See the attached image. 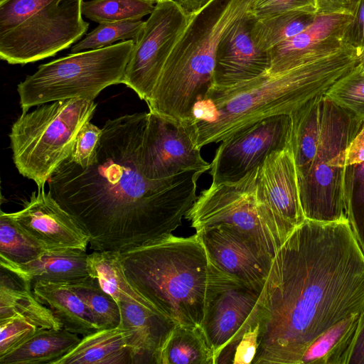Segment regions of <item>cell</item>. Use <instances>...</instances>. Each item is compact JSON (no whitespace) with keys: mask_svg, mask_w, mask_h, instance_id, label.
<instances>
[{"mask_svg":"<svg viewBox=\"0 0 364 364\" xmlns=\"http://www.w3.org/2000/svg\"><path fill=\"white\" fill-rule=\"evenodd\" d=\"M148 112L107 120L91 164L69 158L48 181V192L87 235L94 251L122 252L172 234L197 199L192 169L162 179L146 177L141 146Z\"/></svg>","mask_w":364,"mask_h":364,"instance_id":"6da1fadb","label":"cell"},{"mask_svg":"<svg viewBox=\"0 0 364 364\" xmlns=\"http://www.w3.org/2000/svg\"><path fill=\"white\" fill-rule=\"evenodd\" d=\"M363 311L364 256L347 218L306 219L273 258L252 363L300 364L318 335Z\"/></svg>","mask_w":364,"mask_h":364,"instance_id":"7a4b0ae2","label":"cell"},{"mask_svg":"<svg viewBox=\"0 0 364 364\" xmlns=\"http://www.w3.org/2000/svg\"><path fill=\"white\" fill-rule=\"evenodd\" d=\"M360 61L358 50L338 49L291 69L266 72L227 87H211L190 121L197 146L223 141L269 117L289 114L325 95Z\"/></svg>","mask_w":364,"mask_h":364,"instance_id":"3957f363","label":"cell"},{"mask_svg":"<svg viewBox=\"0 0 364 364\" xmlns=\"http://www.w3.org/2000/svg\"><path fill=\"white\" fill-rule=\"evenodd\" d=\"M131 285L176 325L200 326L210 261L196 232L119 252Z\"/></svg>","mask_w":364,"mask_h":364,"instance_id":"277c9868","label":"cell"},{"mask_svg":"<svg viewBox=\"0 0 364 364\" xmlns=\"http://www.w3.org/2000/svg\"><path fill=\"white\" fill-rule=\"evenodd\" d=\"M255 1L212 0L191 15L146 102L149 112L178 122L192 119L196 104L213 85L220 41Z\"/></svg>","mask_w":364,"mask_h":364,"instance_id":"5b68a950","label":"cell"},{"mask_svg":"<svg viewBox=\"0 0 364 364\" xmlns=\"http://www.w3.org/2000/svg\"><path fill=\"white\" fill-rule=\"evenodd\" d=\"M83 0L0 1V58L26 64L55 55L80 40L89 28Z\"/></svg>","mask_w":364,"mask_h":364,"instance_id":"8992f818","label":"cell"},{"mask_svg":"<svg viewBox=\"0 0 364 364\" xmlns=\"http://www.w3.org/2000/svg\"><path fill=\"white\" fill-rule=\"evenodd\" d=\"M94 100L73 98L55 101L25 111L13 124L9 139L16 168L23 176L45 187L68 159L81 128L92 119Z\"/></svg>","mask_w":364,"mask_h":364,"instance_id":"52a82bcc","label":"cell"},{"mask_svg":"<svg viewBox=\"0 0 364 364\" xmlns=\"http://www.w3.org/2000/svg\"><path fill=\"white\" fill-rule=\"evenodd\" d=\"M363 126L364 122L353 113L323 96L320 134L316 149L306 163L296 169L306 219L333 222L346 218V150Z\"/></svg>","mask_w":364,"mask_h":364,"instance_id":"ba28073f","label":"cell"},{"mask_svg":"<svg viewBox=\"0 0 364 364\" xmlns=\"http://www.w3.org/2000/svg\"><path fill=\"white\" fill-rule=\"evenodd\" d=\"M134 46L133 40L121 41L41 65L17 85L23 112L58 100H94L106 87L122 83Z\"/></svg>","mask_w":364,"mask_h":364,"instance_id":"9c48e42d","label":"cell"},{"mask_svg":"<svg viewBox=\"0 0 364 364\" xmlns=\"http://www.w3.org/2000/svg\"><path fill=\"white\" fill-rule=\"evenodd\" d=\"M258 169L259 166L237 182L211 183L185 217L196 231L218 225L235 230L274 257L287 238L258 196Z\"/></svg>","mask_w":364,"mask_h":364,"instance_id":"30bf717a","label":"cell"},{"mask_svg":"<svg viewBox=\"0 0 364 364\" xmlns=\"http://www.w3.org/2000/svg\"><path fill=\"white\" fill-rule=\"evenodd\" d=\"M262 291L210 262L200 326L213 350L215 364L232 363L238 343L259 323Z\"/></svg>","mask_w":364,"mask_h":364,"instance_id":"8fae6325","label":"cell"},{"mask_svg":"<svg viewBox=\"0 0 364 364\" xmlns=\"http://www.w3.org/2000/svg\"><path fill=\"white\" fill-rule=\"evenodd\" d=\"M190 17L173 0H162L155 4L134 42L122 83L146 102Z\"/></svg>","mask_w":364,"mask_h":364,"instance_id":"7c38bea8","label":"cell"},{"mask_svg":"<svg viewBox=\"0 0 364 364\" xmlns=\"http://www.w3.org/2000/svg\"><path fill=\"white\" fill-rule=\"evenodd\" d=\"M291 129L290 115H275L223 140L210 164L212 183H232L244 178L269 154L289 145Z\"/></svg>","mask_w":364,"mask_h":364,"instance_id":"4fadbf2b","label":"cell"},{"mask_svg":"<svg viewBox=\"0 0 364 364\" xmlns=\"http://www.w3.org/2000/svg\"><path fill=\"white\" fill-rule=\"evenodd\" d=\"M190 122H178L149 112L141 146V168L151 179H162L192 169L208 171Z\"/></svg>","mask_w":364,"mask_h":364,"instance_id":"5bb4252c","label":"cell"},{"mask_svg":"<svg viewBox=\"0 0 364 364\" xmlns=\"http://www.w3.org/2000/svg\"><path fill=\"white\" fill-rule=\"evenodd\" d=\"M210 262L223 272L263 290L273 257L232 228L218 225L196 231Z\"/></svg>","mask_w":364,"mask_h":364,"instance_id":"9a60e30c","label":"cell"},{"mask_svg":"<svg viewBox=\"0 0 364 364\" xmlns=\"http://www.w3.org/2000/svg\"><path fill=\"white\" fill-rule=\"evenodd\" d=\"M257 189L259 197L272 210L287 238L305 221L289 144L269 154L259 166Z\"/></svg>","mask_w":364,"mask_h":364,"instance_id":"2e32d148","label":"cell"},{"mask_svg":"<svg viewBox=\"0 0 364 364\" xmlns=\"http://www.w3.org/2000/svg\"><path fill=\"white\" fill-rule=\"evenodd\" d=\"M10 216L47 250H86L87 235L44 187L33 192L23 208Z\"/></svg>","mask_w":364,"mask_h":364,"instance_id":"e0dca14e","label":"cell"},{"mask_svg":"<svg viewBox=\"0 0 364 364\" xmlns=\"http://www.w3.org/2000/svg\"><path fill=\"white\" fill-rule=\"evenodd\" d=\"M255 21L248 11L222 38L215 54L212 87H230L268 72L269 51L257 47L252 36Z\"/></svg>","mask_w":364,"mask_h":364,"instance_id":"ac0fdd59","label":"cell"},{"mask_svg":"<svg viewBox=\"0 0 364 364\" xmlns=\"http://www.w3.org/2000/svg\"><path fill=\"white\" fill-rule=\"evenodd\" d=\"M352 19L350 14L317 15L306 29L269 50L268 72H283L338 49Z\"/></svg>","mask_w":364,"mask_h":364,"instance_id":"d6986e66","label":"cell"},{"mask_svg":"<svg viewBox=\"0 0 364 364\" xmlns=\"http://www.w3.org/2000/svg\"><path fill=\"white\" fill-rule=\"evenodd\" d=\"M119 326L125 331L133 363L157 364L161 347L175 323L156 309L119 301Z\"/></svg>","mask_w":364,"mask_h":364,"instance_id":"ffe728a7","label":"cell"},{"mask_svg":"<svg viewBox=\"0 0 364 364\" xmlns=\"http://www.w3.org/2000/svg\"><path fill=\"white\" fill-rule=\"evenodd\" d=\"M87 254L80 249L48 250L23 264H0L29 287L41 280L66 282L90 276Z\"/></svg>","mask_w":364,"mask_h":364,"instance_id":"44dd1931","label":"cell"},{"mask_svg":"<svg viewBox=\"0 0 364 364\" xmlns=\"http://www.w3.org/2000/svg\"><path fill=\"white\" fill-rule=\"evenodd\" d=\"M31 289L67 331L85 336L100 329L86 304L64 283L41 280L33 283Z\"/></svg>","mask_w":364,"mask_h":364,"instance_id":"7402d4cb","label":"cell"},{"mask_svg":"<svg viewBox=\"0 0 364 364\" xmlns=\"http://www.w3.org/2000/svg\"><path fill=\"white\" fill-rule=\"evenodd\" d=\"M125 331L119 325L82 336L78 344L54 364H133Z\"/></svg>","mask_w":364,"mask_h":364,"instance_id":"603a6c76","label":"cell"},{"mask_svg":"<svg viewBox=\"0 0 364 364\" xmlns=\"http://www.w3.org/2000/svg\"><path fill=\"white\" fill-rule=\"evenodd\" d=\"M0 268V321L18 316L42 328H63L51 310L36 299L31 287L13 272Z\"/></svg>","mask_w":364,"mask_h":364,"instance_id":"cb8c5ba5","label":"cell"},{"mask_svg":"<svg viewBox=\"0 0 364 364\" xmlns=\"http://www.w3.org/2000/svg\"><path fill=\"white\" fill-rule=\"evenodd\" d=\"M344 166L346 216L364 256V126L346 150Z\"/></svg>","mask_w":364,"mask_h":364,"instance_id":"d4e9b609","label":"cell"},{"mask_svg":"<svg viewBox=\"0 0 364 364\" xmlns=\"http://www.w3.org/2000/svg\"><path fill=\"white\" fill-rule=\"evenodd\" d=\"M64 328H44L0 358V364H54L80 342Z\"/></svg>","mask_w":364,"mask_h":364,"instance_id":"484cf974","label":"cell"},{"mask_svg":"<svg viewBox=\"0 0 364 364\" xmlns=\"http://www.w3.org/2000/svg\"><path fill=\"white\" fill-rule=\"evenodd\" d=\"M201 326L175 325L161 348L157 364H215Z\"/></svg>","mask_w":364,"mask_h":364,"instance_id":"4316f807","label":"cell"},{"mask_svg":"<svg viewBox=\"0 0 364 364\" xmlns=\"http://www.w3.org/2000/svg\"><path fill=\"white\" fill-rule=\"evenodd\" d=\"M362 313L349 315L318 335L305 350L300 364H345Z\"/></svg>","mask_w":364,"mask_h":364,"instance_id":"83f0119b","label":"cell"},{"mask_svg":"<svg viewBox=\"0 0 364 364\" xmlns=\"http://www.w3.org/2000/svg\"><path fill=\"white\" fill-rule=\"evenodd\" d=\"M119 255V252L111 251H94L88 255L90 276L96 278L101 288L117 303L131 302L158 310L131 285L124 272Z\"/></svg>","mask_w":364,"mask_h":364,"instance_id":"f1b7e54d","label":"cell"},{"mask_svg":"<svg viewBox=\"0 0 364 364\" xmlns=\"http://www.w3.org/2000/svg\"><path fill=\"white\" fill-rule=\"evenodd\" d=\"M316 13L288 11L262 19H256L252 29L255 43L267 50L302 32L316 18Z\"/></svg>","mask_w":364,"mask_h":364,"instance_id":"f546056e","label":"cell"},{"mask_svg":"<svg viewBox=\"0 0 364 364\" xmlns=\"http://www.w3.org/2000/svg\"><path fill=\"white\" fill-rule=\"evenodd\" d=\"M47 250L27 233L9 215L0 214V264H23L39 257Z\"/></svg>","mask_w":364,"mask_h":364,"instance_id":"4dcf8cb0","label":"cell"},{"mask_svg":"<svg viewBox=\"0 0 364 364\" xmlns=\"http://www.w3.org/2000/svg\"><path fill=\"white\" fill-rule=\"evenodd\" d=\"M63 283L83 300L100 329L119 325L120 311L118 303L101 288L96 278L89 276Z\"/></svg>","mask_w":364,"mask_h":364,"instance_id":"1f68e13d","label":"cell"},{"mask_svg":"<svg viewBox=\"0 0 364 364\" xmlns=\"http://www.w3.org/2000/svg\"><path fill=\"white\" fill-rule=\"evenodd\" d=\"M155 4L143 0L83 1L82 15L98 23L136 21L151 14Z\"/></svg>","mask_w":364,"mask_h":364,"instance_id":"d6a6232c","label":"cell"},{"mask_svg":"<svg viewBox=\"0 0 364 364\" xmlns=\"http://www.w3.org/2000/svg\"><path fill=\"white\" fill-rule=\"evenodd\" d=\"M145 21H124L99 23L94 30L71 48V53L95 50L112 46L114 43L133 40L141 35Z\"/></svg>","mask_w":364,"mask_h":364,"instance_id":"836d02e7","label":"cell"},{"mask_svg":"<svg viewBox=\"0 0 364 364\" xmlns=\"http://www.w3.org/2000/svg\"><path fill=\"white\" fill-rule=\"evenodd\" d=\"M325 95L364 122V67L358 63L337 81Z\"/></svg>","mask_w":364,"mask_h":364,"instance_id":"e575fe53","label":"cell"},{"mask_svg":"<svg viewBox=\"0 0 364 364\" xmlns=\"http://www.w3.org/2000/svg\"><path fill=\"white\" fill-rule=\"evenodd\" d=\"M42 329L44 328L18 316L0 321V358Z\"/></svg>","mask_w":364,"mask_h":364,"instance_id":"d590c367","label":"cell"},{"mask_svg":"<svg viewBox=\"0 0 364 364\" xmlns=\"http://www.w3.org/2000/svg\"><path fill=\"white\" fill-rule=\"evenodd\" d=\"M102 132V128L87 122L76 136L69 159L81 167L88 166L97 151Z\"/></svg>","mask_w":364,"mask_h":364,"instance_id":"8d00e7d4","label":"cell"},{"mask_svg":"<svg viewBox=\"0 0 364 364\" xmlns=\"http://www.w3.org/2000/svg\"><path fill=\"white\" fill-rule=\"evenodd\" d=\"M293 11L316 13L314 0H255L249 12L257 20Z\"/></svg>","mask_w":364,"mask_h":364,"instance_id":"74e56055","label":"cell"},{"mask_svg":"<svg viewBox=\"0 0 364 364\" xmlns=\"http://www.w3.org/2000/svg\"><path fill=\"white\" fill-rule=\"evenodd\" d=\"M353 19L346 28L343 41L355 48L360 56L364 52V0H353L350 9Z\"/></svg>","mask_w":364,"mask_h":364,"instance_id":"f35d334b","label":"cell"},{"mask_svg":"<svg viewBox=\"0 0 364 364\" xmlns=\"http://www.w3.org/2000/svg\"><path fill=\"white\" fill-rule=\"evenodd\" d=\"M259 323L248 331L238 343L235 350L232 363H252L258 349Z\"/></svg>","mask_w":364,"mask_h":364,"instance_id":"ab89813d","label":"cell"},{"mask_svg":"<svg viewBox=\"0 0 364 364\" xmlns=\"http://www.w3.org/2000/svg\"><path fill=\"white\" fill-rule=\"evenodd\" d=\"M345 364H364V311L361 314Z\"/></svg>","mask_w":364,"mask_h":364,"instance_id":"60d3db41","label":"cell"},{"mask_svg":"<svg viewBox=\"0 0 364 364\" xmlns=\"http://www.w3.org/2000/svg\"><path fill=\"white\" fill-rule=\"evenodd\" d=\"M353 0H314L316 15L350 14Z\"/></svg>","mask_w":364,"mask_h":364,"instance_id":"b9f144b4","label":"cell"},{"mask_svg":"<svg viewBox=\"0 0 364 364\" xmlns=\"http://www.w3.org/2000/svg\"><path fill=\"white\" fill-rule=\"evenodd\" d=\"M186 12L193 14L203 8L212 0H173Z\"/></svg>","mask_w":364,"mask_h":364,"instance_id":"7bdbcfd3","label":"cell"},{"mask_svg":"<svg viewBox=\"0 0 364 364\" xmlns=\"http://www.w3.org/2000/svg\"><path fill=\"white\" fill-rule=\"evenodd\" d=\"M359 63H360L364 67V54L360 56Z\"/></svg>","mask_w":364,"mask_h":364,"instance_id":"ee69618b","label":"cell"},{"mask_svg":"<svg viewBox=\"0 0 364 364\" xmlns=\"http://www.w3.org/2000/svg\"><path fill=\"white\" fill-rule=\"evenodd\" d=\"M143 1H149V2H151V3H153L154 4H157L158 2L162 1V0H143Z\"/></svg>","mask_w":364,"mask_h":364,"instance_id":"f6af8a7d","label":"cell"},{"mask_svg":"<svg viewBox=\"0 0 364 364\" xmlns=\"http://www.w3.org/2000/svg\"><path fill=\"white\" fill-rule=\"evenodd\" d=\"M363 54H364V52L362 53V55H363Z\"/></svg>","mask_w":364,"mask_h":364,"instance_id":"bcb514c9","label":"cell"},{"mask_svg":"<svg viewBox=\"0 0 364 364\" xmlns=\"http://www.w3.org/2000/svg\"><path fill=\"white\" fill-rule=\"evenodd\" d=\"M3 1V0H0V1Z\"/></svg>","mask_w":364,"mask_h":364,"instance_id":"7dc6e473","label":"cell"}]
</instances>
